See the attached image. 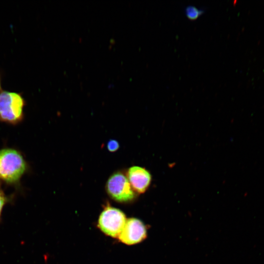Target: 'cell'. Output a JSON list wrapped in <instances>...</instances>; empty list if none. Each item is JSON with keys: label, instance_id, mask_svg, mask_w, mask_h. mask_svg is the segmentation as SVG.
Listing matches in <instances>:
<instances>
[{"label": "cell", "instance_id": "5b68a950", "mask_svg": "<svg viewBox=\"0 0 264 264\" xmlns=\"http://www.w3.org/2000/svg\"><path fill=\"white\" fill-rule=\"evenodd\" d=\"M147 236V228L144 223L138 219L132 218L127 220L118 239L125 244L132 245L142 242Z\"/></svg>", "mask_w": 264, "mask_h": 264}, {"label": "cell", "instance_id": "8992f818", "mask_svg": "<svg viewBox=\"0 0 264 264\" xmlns=\"http://www.w3.org/2000/svg\"><path fill=\"white\" fill-rule=\"evenodd\" d=\"M127 177L133 191L139 194L147 191L152 180L150 173L145 168L138 166L129 168Z\"/></svg>", "mask_w": 264, "mask_h": 264}, {"label": "cell", "instance_id": "52a82bcc", "mask_svg": "<svg viewBox=\"0 0 264 264\" xmlns=\"http://www.w3.org/2000/svg\"><path fill=\"white\" fill-rule=\"evenodd\" d=\"M203 12L202 10L198 9L197 7L190 5L185 9V14L187 18L191 20L197 19Z\"/></svg>", "mask_w": 264, "mask_h": 264}, {"label": "cell", "instance_id": "3957f363", "mask_svg": "<svg viewBox=\"0 0 264 264\" xmlns=\"http://www.w3.org/2000/svg\"><path fill=\"white\" fill-rule=\"evenodd\" d=\"M106 190L111 198L119 202H128L135 197L127 176L119 171L113 173L109 177L106 182Z\"/></svg>", "mask_w": 264, "mask_h": 264}, {"label": "cell", "instance_id": "277c9868", "mask_svg": "<svg viewBox=\"0 0 264 264\" xmlns=\"http://www.w3.org/2000/svg\"><path fill=\"white\" fill-rule=\"evenodd\" d=\"M23 100L15 92L3 91L0 94V118L5 121L15 122L22 117Z\"/></svg>", "mask_w": 264, "mask_h": 264}, {"label": "cell", "instance_id": "7a4b0ae2", "mask_svg": "<svg viewBox=\"0 0 264 264\" xmlns=\"http://www.w3.org/2000/svg\"><path fill=\"white\" fill-rule=\"evenodd\" d=\"M126 221L125 215L121 210L108 204L99 216L98 227L105 234L117 238Z\"/></svg>", "mask_w": 264, "mask_h": 264}, {"label": "cell", "instance_id": "6da1fadb", "mask_svg": "<svg viewBox=\"0 0 264 264\" xmlns=\"http://www.w3.org/2000/svg\"><path fill=\"white\" fill-rule=\"evenodd\" d=\"M26 164L22 156L12 149L0 150V178L9 182L18 180L24 173Z\"/></svg>", "mask_w": 264, "mask_h": 264}, {"label": "cell", "instance_id": "9c48e42d", "mask_svg": "<svg viewBox=\"0 0 264 264\" xmlns=\"http://www.w3.org/2000/svg\"><path fill=\"white\" fill-rule=\"evenodd\" d=\"M6 201V198L2 192V191L0 189V220L1 219V215L2 210L3 206L4 205Z\"/></svg>", "mask_w": 264, "mask_h": 264}, {"label": "cell", "instance_id": "ba28073f", "mask_svg": "<svg viewBox=\"0 0 264 264\" xmlns=\"http://www.w3.org/2000/svg\"><path fill=\"white\" fill-rule=\"evenodd\" d=\"M120 147V144L118 141L115 139H110L107 142V148L111 153L117 151Z\"/></svg>", "mask_w": 264, "mask_h": 264}]
</instances>
